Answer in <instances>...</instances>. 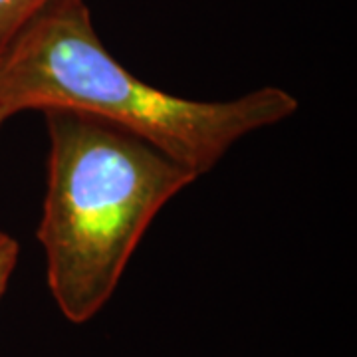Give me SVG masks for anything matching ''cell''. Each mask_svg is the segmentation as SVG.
Segmentation results:
<instances>
[{"instance_id":"3957f363","label":"cell","mask_w":357,"mask_h":357,"mask_svg":"<svg viewBox=\"0 0 357 357\" xmlns=\"http://www.w3.org/2000/svg\"><path fill=\"white\" fill-rule=\"evenodd\" d=\"M56 0H0V48Z\"/></svg>"},{"instance_id":"6da1fadb","label":"cell","mask_w":357,"mask_h":357,"mask_svg":"<svg viewBox=\"0 0 357 357\" xmlns=\"http://www.w3.org/2000/svg\"><path fill=\"white\" fill-rule=\"evenodd\" d=\"M0 105L8 117L28 109L100 117L201 177L234 143L288 119L300 103L280 88L255 89L229 102L167 93L105 50L86 0H56L0 48Z\"/></svg>"},{"instance_id":"277c9868","label":"cell","mask_w":357,"mask_h":357,"mask_svg":"<svg viewBox=\"0 0 357 357\" xmlns=\"http://www.w3.org/2000/svg\"><path fill=\"white\" fill-rule=\"evenodd\" d=\"M18 252L20 246L14 241L10 234L0 230V298L8 286V280L13 276L16 262H18Z\"/></svg>"},{"instance_id":"5b68a950","label":"cell","mask_w":357,"mask_h":357,"mask_svg":"<svg viewBox=\"0 0 357 357\" xmlns=\"http://www.w3.org/2000/svg\"><path fill=\"white\" fill-rule=\"evenodd\" d=\"M6 119H8V114H6V112H4V107L0 105V128H2V123H4Z\"/></svg>"},{"instance_id":"7a4b0ae2","label":"cell","mask_w":357,"mask_h":357,"mask_svg":"<svg viewBox=\"0 0 357 357\" xmlns=\"http://www.w3.org/2000/svg\"><path fill=\"white\" fill-rule=\"evenodd\" d=\"M42 114L50 151L38 241L60 312L84 324L107 304L159 211L199 177L100 117Z\"/></svg>"}]
</instances>
